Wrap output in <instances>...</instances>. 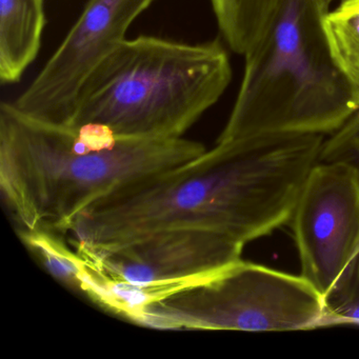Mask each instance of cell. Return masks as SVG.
I'll return each mask as SVG.
<instances>
[{"label":"cell","mask_w":359,"mask_h":359,"mask_svg":"<svg viewBox=\"0 0 359 359\" xmlns=\"http://www.w3.org/2000/svg\"><path fill=\"white\" fill-rule=\"evenodd\" d=\"M300 275L325 298L359 249V165L319 161L291 218Z\"/></svg>","instance_id":"cell-7"},{"label":"cell","mask_w":359,"mask_h":359,"mask_svg":"<svg viewBox=\"0 0 359 359\" xmlns=\"http://www.w3.org/2000/svg\"><path fill=\"white\" fill-rule=\"evenodd\" d=\"M323 30L334 62L359 91V0H341L329 10Z\"/></svg>","instance_id":"cell-11"},{"label":"cell","mask_w":359,"mask_h":359,"mask_svg":"<svg viewBox=\"0 0 359 359\" xmlns=\"http://www.w3.org/2000/svg\"><path fill=\"white\" fill-rule=\"evenodd\" d=\"M231 81L230 57L218 39H126L86 79L68 125L102 126L121 137L180 138Z\"/></svg>","instance_id":"cell-4"},{"label":"cell","mask_w":359,"mask_h":359,"mask_svg":"<svg viewBox=\"0 0 359 359\" xmlns=\"http://www.w3.org/2000/svg\"><path fill=\"white\" fill-rule=\"evenodd\" d=\"M20 233L27 247L57 280L83 291L87 278L85 262L77 252L69 250L68 245L56 236L57 233L45 231H22Z\"/></svg>","instance_id":"cell-12"},{"label":"cell","mask_w":359,"mask_h":359,"mask_svg":"<svg viewBox=\"0 0 359 359\" xmlns=\"http://www.w3.org/2000/svg\"><path fill=\"white\" fill-rule=\"evenodd\" d=\"M323 142L321 135H262L215 144L188 165L94 208L68 234L79 253L168 230L213 231L245 245L291 222Z\"/></svg>","instance_id":"cell-1"},{"label":"cell","mask_w":359,"mask_h":359,"mask_svg":"<svg viewBox=\"0 0 359 359\" xmlns=\"http://www.w3.org/2000/svg\"><path fill=\"white\" fill-rule=\"evenodd\" d=\"M133 320L161 329L245 332L327 327L325 298L302 275L243 259L148 302Z\"/></svg>","instance_id":"cell-5"},{"label":"cell","mask_w":359,"mask_h":359,"mask_svg":"<svg viewBox=\"0 0 359 359\" xmlns=\"http://www.w3.org/2000/svg\"><path fill=\"white\" fill-rule=\"evenodd\" d=\"M327 0H285L245 55L243 81L216 144L262 135H332L359 110V91L334 62Z\"/></svg>","instance_id":"cell-3"},{"label":"cell","mask_w":359,"mask_h":359,"mask_svg":"<svg viewBox=\"0 0 359 359\" xmlns=\"http://www.w3.org/2000/svg\"><path fill=\"white\" fill-rule=\"evenodd\" d=\"M285 0H211L220 33L241 43L259 41L276 22Z\"/></svg>","instance_id":"cell-10"},{"label":"cell","mask_w":359,"mask_h":359,"mask_svg":"<svg viewBox=\"0 0 359 359\" xmlns=\"http://www.w3.org/2000/svg\"><path fill=\"white\" fill-rule=\"evenodd\" d=\"M245 245L207 230H168L125 245L77 253L87 269L83 292L133 319L148 302L241 260Z\"/></svg>","instance_id":"cell-6"},{"label":"cell","mask_w":359,"mask_h":359,"mask_svg":"<svg viewBox=\"0 0 359 359\" xmlns=\"http://www.w3.org/2000/svg\"><path fill=\"white\" fill-rule=\"evenodd\" d=\"M43 0H0V79L20 81L41 49Z\"/></svg>","instance_id":"cell-9"},{"label":"cell","mask_w":359,"mask_h":359,"mask_svg":"<svg viewBox=\"0 0 359 359\" xmlns=\"http://www.w3.org/2000/svg\"><path fill=\"white\" fill-rule=\"evenodd\" d=\"M154 0H90L49 62L13 102L29 116L68 125L83 83L126 41L136 18Z\"/></svg>","instance_id":"cell-8"},{"label":"cell","mask_w":359,"mask_h":359,"mask_svg":"<svg viewBox=\"0 0 359 359\" xmlns=\"http://www.w3.org/2000/svg\"><path fill=\"white\" fill-rule=\"evenodd\" d=\"M327 3L331 4L332 1H334V0H327Z\"/></svg>","instance_id":"cell-15"},{"label":"cell","mask_w":359,"mask_h":359,"mask_svg":"<svg viewBox=\"0 0 359 359\" xmlns=\"http://www.w3.org/2000/svg\"><path fill=\"white\" fill-rule=\"evenodd\" d=\"M327 325H359V249L325 297Z\"/></svg>","instance_id":"cell-13"},{"label":"cell","mask_w":359,"mask_h":359,"mask_svg":"<svg viewBox=\"0 0 359 359\" xmlns=\"http://www.w3.org/2000/svg\"><path fill=\"white\" fill-rule=\"evenodd\" d=\"M346 159L359 165V110L323 142L320 161Z\"/></svg>","instance_id":"cell-14"},{"label":"cell","mask_w":359,"mask_h":359,"mask_svg":"<svg viewBox=\"0 0 359 359\" xmlns=\"http://www.w3.org/2000/svg\"><path fill=\"white\" fill-rule=\"evenodd\" d=\"M198 142L121 137L0 107V187L22 231L66 234L88 212L195 161Z\"/></svg>","instance_id":"cell-2"}]
</instances>
